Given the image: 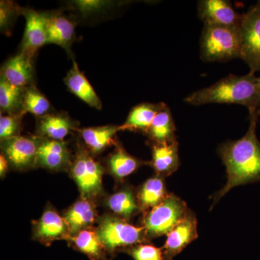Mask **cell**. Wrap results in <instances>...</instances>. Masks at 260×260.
Segmentation results:
<instances>
[{"mask_svg": "<svg viewBox=\"0 0 260 260\" xmlns=\"http://www.w3.org/2000/svg\"><path fill=\"white\" fill-rule=\"evenodd\" d=\"M200 45V57L205 61L223 62L240 58V27L204 24Z\"/></svg>", "mask_w": 260, "mask_h": 260, "instance_id": "3957f363", "label": "cell"}, {"mask_svg": "<svg viewBox=\"0 0 260 260\" xmlns=\"http://www.w3.org/2000/svg\"><path fill=\"white\" fill-rule=\"evenodd\" d=\"M184 101L192 106L239 104L249 109V115L260 116V77L251 72L242 76L230 75L209 87L197 90Z\"/></svg>", "mask_w": 260, "mask_h": 260, "instance_id": "7a4b0ae2", "label": "cell"}, {"mask_svg": "<svg viewBox=\"0 0 260 260\" xmlns=\"http://www.w3.org/2000/svg\"><path fill=\"white\" fill-rule=\"evenodd\" d=\"M24 113L12 115L0 116V139L1 140L20 135Z\"/></svg>", "mask_w": 260, "mask_h": 260, "instance_id": "4dcf8cb0", "label": "cell"}, {"mask_svg": "<svg viewBox=\"0 0 260 260\" xmlns=\"http://www.w3.org/2000/svg\"><path fill=\"white\" fill-rule=\"evenodd\" d=\"M145 165H149V161L130 155L119 143L107 158L108 172L118 181H122Z\"/></svg>", "mask_w": 260, "mask_h": 260, "instance_id": "7402d4cb", "label": "cell"}, {"mask_svg": "<svg viewBox=\"0 0 260 260\" xmlns=\"http://www.w3.org/2000/svg\"><path fill=\"white\" fill-rule=\"evenodd\" d=\"M95 230L106 251L111 254L148 242L144 228L134 226L112 213L99 217Z\"/></svg>", "mask_w": 260, "mask_h": 260, "instance_id": "277c9868", "label": "cell"}, {"mask_svg": "<svg viewBox=\"0 0 260 260\" xmlns=\"http://www.w3.org/2000/svg\"><path fill=\"white\" fill-rule=\"evenodd\" d=\"M116 5L114 2L106 0H75L69 3L71 10L78 12L83 18L102 14L112 9Z\"/></svg>", "mask_w": 260, "mask_h": 260, "instance_id": "f1b7e54d", "label": "cell"}, {"mask_svg": "<svg viewBox=\"0 0 260 260\" xmlns=\"http://www.w3.org/2000/svg\"><path fill=\"white\" fill-rule=\"evenodd\" d=\"M77 25L78 18L75 15H65L61 10L50 11L48 22L47 44L59 46L73 59L71 49L76 41Z\"/></svg>", "mask_w": 260, "mask_h": 260, "instance_id": "7c38bea8", "label": "cell"}, {"mask_svg": "<svg viewBox=\"0 0 260 260\" xmlns=\"http://www.w3.org/2000/svg\"><path fill=\"white\" fill-rule=\"evenodd\" d=\"M41 138L36 136H18L1 140L2 153L10 167L20 172L37 167L38 150Z\"/></svg>", "mask_w": 260, "mask_h": 260, "instance_id": "ba28073f", "label": "cell"}, {"mask_svg": "<svg viewBox=\"0 0 260 260\" xmlns=\"http://www.w3.org/2000/svg\"><path fill=\"white\" fill-rule=\"evenodd\" d=\"M69 172L70 177L78 186L81 198L95 201L102 197L105 169L94 159L84 145H77Z\"/></svg>", "mask_w": 260, "mask_h": 260, "instance_id": "5b68a950", "label": "cell"}, {"mask_svg": "<svg viewBox=\"0 0 260 260\" xmlns=\"http://www.w3.org/2000/svg\"><path fill=\"white\" fill-rule=\"evenodd\" d=\"M120 131V126L109 125L79 129L84 146L93 156L99 155L111 146H116V134Z\"/></svg>", "mask_w": 260, "mask_h": 260, "instance_id": "d6986e66", "label": "cell"}, {"mask_svg": "<svg viewBox=\"0 0 260 260\" xmlns=\"http://www.w3.org/2000/svg\"><path fill=\"white\" fill-rule=\"evenodd\" d=\"M66 241L75 249L88 256L90 259L109 260L93 228L70 237Z\"/></svg>", "mask_w": 260, "mask_h": 260, "instance_id": "484cf974", "label": "cell"}, {"mask_svg": "<svg viewBox=\"0 0 260 260\" xmlns=\"http://www.w3.org/2000/svg\"><path fill=\"white\" fill-rule=\"evenodd\" d=\"M34 58L19 51L2 65L0 77L18 88L36 85Z\"/></svg>", "mask_w": 260, "mask_h": 260, "instance_id": "4fadbf2b", "label": "cell"}, {"mask_svg": "<svg viewBox=\"0 0 260 260\" xmlns=\"http://www.w3.org/2000/svg\"><path fill=\"white\" fill-rule=\"evenodd\" d=\"M32 239L45 246L54 241H66L70 237L64 218L51 205H48L40 218L32 222Z\"/></svg>", "mask_w": 260, "mask_h": 260, "instance_id": "30bf717a", "label": "cell"}, {"mask_svg": "<svg viewBox=\"0 0 260 260\" xmlns=\"http://www.w3.org/2000/svg\"><path fill=\"white\" fill-rule=\"evenodd\" d=\"M176 126L172 112L167 104L154 118L145 135L151 143H171L176 141Z\"/></svg>", "mask_w": 260, "mask_h": 260, "instance_id": "d4e9b609", "label": "cell"}, {"mask_svg": "<svg viewBox=\"0 0 260 260\" xmlns=\"http://www.w3.org/2000/svg\"><path fill=\"white\" fill-rule=\"evenodd\" d=\"M189 208L176 195L169 194L153 209L143 213V226L148 240L168 235L186 216Z\"/></svg>", "mask_w": 260, "mask_h": 260, "instance_id": "8992f818", "label": "cell"}, {"mask_svg": "<svg viewBox=\"0 0 260 260\" xmlns=\"http://www.w3.org/2000/svg\"><path fill=\"white\" fill-rule=\"evenodd\" d=\"M136 193L140 209L143 213L158 206L169 194L164 178L157 175L145 181Z\"/></svg>", "mask_w": 260, "mask_h": 260, "instance_id": "cb8c5ba5", "label": "cell"}, {"mask_svg": "<svg viewBox=\"0 0 260 260\" xmlns=\"http://www.w3.org/2000/svg\"><path fill=\"white\" fill-rule=\"evenodd\" d=\"M166 105L165 103H143L131 109L126 121L120 125V131L141 132L146 133L154 118Z\"/></svg>", "mask_w": 260, "mask_h": 260, "instance_id": "603a6c76", "label": "cell"}, {"mask_svg": "<svg viewBox=\"0 0 260 260\" xmlns=\"http://www.w3.org/2000/svg\"><path fill=\"white\" fill-rule=\"evenodd\" d=\"M23 112L30 113L37 118L42 117L54 112L50 102L37 88L36 85L24 89Z\"/></svg>", "mask_w": 260, "mask_h": 260, "instance_id": "83f0119b", "label": "cell"}, {"mask_svg": "<svg viewBox=\"0 0 260 260\" xmlns=\"http://www.w3.org/2000/svg\"><path fill=\"white\" fill-rule=\"evenodd\" d=\"M104 205L113 215L129 221L141 212L137 193L130 186H124L104 200Z\"/></svg>", "mask_w": 260, "mask_h": 260, "instance_id": "44dd1931", "label": "cell"}, {"mask_svg": "<svg viewBox=\"0 0 260 260\" xmlns=\"http://www.w3.org/2000/svg\"><path fill=\"white\" fill-rule=\"evenodd\" d=\"M198 237V221L194 214L189 210L180 223L168 234L167 242L162 248L166 258L172 260Z\"/></svg>", "mask_w": 260, "mask_h": 260, "instance_id": "2e32d148", "label": "cell"}, {"mask_svg": "<svg viewBox=\"0 0 260 260\" xmlns=\"http://www.w3.org/2000/svg\"><path fill=\"white\" fill-rule=\"evenodd\" d=\"M10 164L4 155L1 153L0 155V176L2 178H4L8 172Z\"/></svg>", "mask_w": 260, "mask_h": 260, "instance_id": "d6a6232c", "label": "cell"}, {"mask_svg": "<svg viewBox=\"0 0 260 260\" xmlns=\"http://www.w3.org/2000/svg\"><path fill=\"white\" fill-rule=\"evenodd\" d=\"M65 85L72 93L83 101L89 107L102 110V102L83 72L80 71L78 63L73 59V66L64 79Z\"/></svg>", "mask_w": 260, "mask_h": 260, "instance_id": "ffe728a7", "label": "cell"}, {"mask_svg": "<svg viewBox=\"0 0 260 260\" xmlns=\"http://www.w3.org/2000/svg\"><path fill=\"white\" fill-rule=\"evenodd\" d=\"M24 89L12 85L0 77V110L2 114L12 115L23 113L22 106Z\"/></svg>", "mask_w": 260, "mask_h": 260, "instance_id": "4316f807", "label": "cell"}, {"mask_svg": "<svg viewBox=\"0 0 260 260\" xmlns=\"http://www.w3.org/2000/svg\"><path fill=\"white\" fill-rule=\"evenodd\" d=\"M37 119L36 133L39 138L63 141L68 135L79 130V122L68 112H53Z\"/></svg>", "mask_w": 260, "mask_h": 260, "instance_id": "9a60e30c", "label": "cell"}, {"mask_svg": "<svg viewBox=\"0 0 260 260\" xmlns=\"http://www.w3.org/2000/svg\"><path fill=\"white\" fill-rule=\"evenodd\" d=\"M198 15L204 24L240 27L243 14L237 13L226 0H201L198 2Z\"/></svg>", "mask_w": 260, "mask_h": 260, "instance_id": "5bb4252c", "label": "cell"}, {"mask_svg": "<svg viewBox=\"0 0 260 260\" xmlns=\"http://www.w3.org/2000/svg\"><path fill=\"white\" fill-rule=\"evenodd\" d=\"M240 30V59L248 64L251 73L260 72V1L243 14Z\"/></svg>", "mask_w": 260, "mask_h": 260, "instance_id": "52a82bcc", "label": "cell"}, {"mask_svg": "<svg viewBox=\"0 0 260 260\" xmlns=\"http://www.w3.org/2000/svg\"><path fill=\"white\" fill-rule=\"evenodd\" d=\"M22 7L13 1L0 2V30L5 35H11L12 29L17 19L21 15Z\"/></svg>", "mask_w": 260, "mask_h": 260, "instance_id": "f546056e", "label": "cell"}, {"mask_svg": "<svg viewBox=\"0 0 260 260\" xmlns=\"http://www.w3.org/2000/svg\"><path fill=\"white\" fill-rule=\"evenodd\" d=\"M135 260H168L162 248H157L148 243L137 244L125 250Z\"/></svg>", "mask_w": 260, "mask_h": 260, "instance_id": "1f68e13d", "label": "cell"}, {"mask_svg": "<svg viewBox=\"0 0 260 260\" xmlns=\"http://www.w3.org/2000/svg\"><path fill=\"white\" fill-rule=\"evenodd\" d=\"M259 116L249 115V129L243 138L219 147V155L226 167L228 181L214 196V204L235 186L260 181V143L256 133Z\"/></svg>", "mask_w": 260, "mask_h": 260, "instance_id": "6da1fadb", "label": "cell"}, {"mask_svg": "<svg viewBox=\"0 0 260 260\" xmlns=\"http://www.w3.org/2000/svg\"><path fill=\"white\" fill-rule=\"evenodd\" d=\"M73 155L64 140L58 141L41 138L38 150L37 167L51 172H69Z\"/></svg>", "mask_w": 260, "mask_h": 260, "instance_id": "8fae6325", "label": "cell"}, {"mask_svg": "<svg viewBox=\"0 0 260 260\" xmlns=\"http://www.w3.org/2000/svg\"><path fill=\"white\" fill-rule=\"evenodd\" d=\"M49 12H39L31 8H23L21 15L25 19V28L20 50L35 57L38 51L47 44Z\"/></svg>", "mask_w": 260, "mask_h": 260, "instance_id": "9c48e42d", "label": "cell"}, {"mask_svg": "<svg viewBox=\"0 0 260 260\" xmlns=\"http://www.w3.org/2000/svg\"><path fill=\"white\" fill-rule=\"evenodd\" d=\"M62 217L68 225L70 237L86 229H93L99 218L94 201L81 197L67 209Z\"/></svg>", "mask_w": 260, "mask_h": 260, "instance_id": "e0dca14e", "label": "cell"}, {"mask_svg": "<svg viewBox=\"0 0 260 260\" xmlns=\"http://www.w3.org/2000/svg\"><path fill=\"white\" fill-rule=\"evenodd\" d=\"M152 160L149 165L152 167L157 176L169 177L179 169V143L177 140L171 143H152Z\"/></svg>", "mask_w": 260, "mask_h": 260, "instance_id": "ac0fdd59", "label": "cell"}]
</instances>
